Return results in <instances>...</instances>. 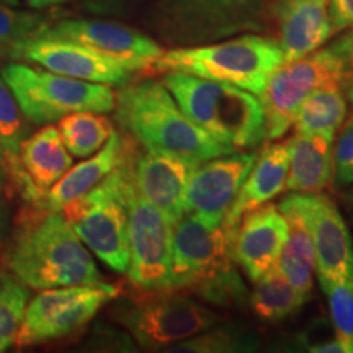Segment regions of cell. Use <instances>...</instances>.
I'll return each instance as SVG.
<instances>
[{"label": "cell", "instance_id": "7", "mask_svg": "<svg viewBox=\"0 0 353 353\" xmlns=\"http://www.w3.org/2000/svg\"><path fill=\"white\" fill-rule=\"evenodd\" d=\"M114 317L145 350H167L223 317L180 290H138L118 303Z\"/></svg>", "mask_w": 353, "mask_h": 353}, {"label": "cell", "instance_id": "41", "mask_svg": "<svg viewBox=\"0 0 353 353\" xmlns=\"http://www.w3.org/2000/svg\"><path fill=\"white\" fill-rule=\"evenodd\" d=\"M6 167H3V154H2V148H0V192L3 190V185H6Z\"/></svg>", "mask_w": 353, "mask_h": 353}, {"label": "cell", "instance_id": "24", "mask_svg": "<svg viewBox=\"0 0 353 353\" xmlns=\"http://www.w3.org/2000/svg\"><path fill=\"white\" fill-rule=\"evenodd\" d=\"M288 223V236L278 257L276 267L286 280L296 288L303 296L309 299L312 291L316 270V254L311 234L304 219L296 211L278 206Z\"/></svg>", "mask_w": 353, "mask_h": 353}, {"label": "cell", "instance_id": "10", "mask_svg": "<svg viewBox=\"0 0 353 353\" xmlns=\"http://www.w3.org/2000/svg\"><path fill=\"white\" fill-rule=\"evenodd\" d=\"M123 195L128 210V278L138 290L172 288V223L169 218L141 195L132 180L130 138L121 161Z\"/></svg>", "mask_w": 353, "mask_h": 353}, {"label": "cell", "instance_id": "15", "mask_svg": "<svg viewBox=\"0 0 353 353\" xmlns=\"http://www.w3.org/2000/svg\"><path fill=\"white\" fill-rule=\"evenodd\" d=\"M41 34L82 44L123 64L132 72L152 69V64L164 52L161 44L149 34L114 20H61L48 26Z\"/></svg>", "mask_w": 353, "mask_h": 353}, {"label": "cell", "instance_id": "5", "mask_svg": "<svg viewBox=\"0 0 353 353\" xmlns=\"http://www.w3.org/2000/svg\"><path fill=\"white\" fill-rule=\"evenodd\" d=\"M281 64L283 52L275 38L249 33L164 51L152 69L229 83L260 97L273 70Z\"/></svg>", "mask_w": 353, "mask_h": 353}, {"label": "cell", "instance_id": "21", "mask_svg": "<svg viewBox=\"0 0 353 353\" xmlns=\"http://www.w3.org/2000/svg\"><path fill=\"white\" fill-rule=\"evenodd\" d=\"M290 165V141L267 144L257 154L255 164L249 175L241 185L239 192L234 198L231 208L223 219V228L229 237H234L239 221L247 211L259 208L265 203L272 201L278 193L285 190L286 175Z\"/></svg>", "mask_w": 353, "mask_h": 353}, {"label": "cell", "instance_id": "42", "mask_svg": "<svg viewBox=\"0 0 353 353\" xmlns=\"http://www.w3.org/2000/svg\"><path fill=\"white\" fill-rule=\"evenodd\" d=\"M0 228H2V213H0Z\"/></svg>", "mask_w": 353, "mask_h": 353}, {"label": "cell", "instance_id": "12", "mask_svg": "<svg viewBox=\"0 0 353 353\" xmlns=\"http://www.w3.org/2000/svg\"><path fill=\"white\" fill-rule=\"evenodd\" d=\"M117 296V286L105 281L44 290L26 306L13 343L23 348L69 337L87 325L101 306Z\"/></svg>", "mask_w": 353, "mask_h": 353}, {"label": "cell", "instance_id": "39", "mask_svg": "<svg viewBox=\"0 0 353 353\" xmlns=\"http://www.w3.org/2000/svg\"><path fill=\"white\" fill-rule=\"evenodd\" d=\"M342 200H343V203H345L348 213H350L352 221H353V185H350V187H348L345 192L342 193Z\"/></svg>", "mask_w": 353, "mask_h": 353}, {"label": "cell", "instance_id": "31", "mask_svg": "<svg viewBox=\"0 0 353 353\" xmlns=\"http://www.w3.org/2000/svg\"><path fill=\"white\" fill-rule=\"evenodd\" d=\"M321 288L327 296L335 339L343 353H353V275L341 281L322 283Z\"/></svg>", "mask_w": 353, "mask_h": 353}, {"label": "cell", "instance_id": "23", "mask_svg": "<svg viewBox=\"0 0 353 353\" xmlns=\"http://www.w3.org/2000/svg\"><path fill=\"white\" fill-rule=\"evenodd\" d=\"M290 141L285 190L321 193L334 182V139L316 132H296Z\"/></svg>", "mask_w": 353, "mask_h": 353}, {"label": "cell", "instance_id": "3", "mask_svg": "<svg viewBox=\"0 0 353 353\" xmlns=\"http://www.w3.org/2000/svg\"><path fill=\"white\" fill-rule=\"evenodd\" d=\"M172 288L221 307H241L249 301V291L232 257V241L223 224L211 226L187 213L175 221Z\"/></svg>", "mask_w": 353, "mask_h": 353}, {"label": "cell", "instance_id": "36", "mask_svg": "<svg viewBox=\"0 0 353 353\" xmlns=\"http://www.w3.org/2000/svg\"><path fill=\"white\" fill-rule=\"evenodd\" d=\"M309 352L312 353H343V348L341 343H339L337 339L329 342H322V343H314V345L307 347Z\"/></svg>", "mask_w": 353, "mask_h": 353}, {"label": "cell", "instance_id": "1", "mask_svg": "<svg viewBox=\"0 0 353 353\" xmlns=\"http://www.w3.org/2000/svg\"><path fill=\"white\" fill-rule=\"evenodd\" d=\"M7 267L33 290L97 285L103 276L61 211L28 205L6 257Z\"/></svg>", "mask_w": 353, "mask_h": 353}, {"label": "cell", "instance_id": "18", "mask_svg": "<svg viewBox=\"0 0 353 353\" xmlns=\"http://www.w3.org/2000/svg\"><path fill=\"white\" fill-rule=\"evenodd\" d=\"M288 223L275 205L254 208L242 216L232 237V257L250 281H257L280 257Z\"/></svg>", "mask_w": 353, "mask_h": 353}, {"label": "cell", "instance_id": "20", "mask_svg": "<svg viewBox=\"0 0 353 353\" xmlns=\"http://www.w3.org/2000/svg\"><path fill=\"white\" fill-rule=\"evenodd\" d=\"M270 20L275 21L283 64L317 51L334 34L329 0H272Z\"/></svg>", "mask_w": 353, "mask_h": 353}, {"label": "cell", "instance_id": "25", "mask_svg": "<svg viewBox=\"0 0 353 353\" xmlns=\"http://www.w3.org/2000/svg\"><path fill=\"white\" fill-rule=\"evenodd\" d=\"M347 117V97L339 83L317 88L304 100L294 118V131L316 132L335 139Z\"/></svg>", "mask_w": 353, "mask_h": 353}, {"label": "cell", "instance_id": "19", "mask_svg": "<svg viewBox=\"0 0 353 353\" xmlns=\"http://www.w3.org/2000/svg\"><path fill=\"white\" fill-rule=\"evenodd\" d=\"M70 167L72 156L64 145L59 130L50 125L21 141L19 167L10 180L26 205H37Z\"/></svg>", "mask_w": 353, "mask_h": 353}, {"label": "cell", "instance_id": "14", "mask_svg": "<svg viewBox=\"0 0 353 353\" xmlns=\"http://www.w3.org/2000/svg\"><path fill=\"white\" fill-rule=\"evenodd\" d=\"M6 59L33 63L59 76L110 87H121L132 81V70L117 61L69 39L43 34L12 46Z\"/></svg>", "mask_w": 353, "mask_h": 353}, {"label": "cell", "instance_id": "38", "mask_svg": "<svg viewBox=\"0 0 353 353\" xmlns=\"http://www.w3.org/2000/svg\"><path fill=\"white\" fill-rule=\"evenodd\" d=\"M72 2V0H25V3L28 7L37 8V10H41V8H48V7H54V6H61V3H68Z\"/></svg>", "mask_w": 353, "mask_h": 353}, {"label": "cell", "instance_id": "29", "mask_svg": "<svg viewBox=\"0 0 353 353\" xmlns=\"http://www.w3.org/2000/svg\"><path fill=\"white\" fill-rule=\"evenodd\" d=\"M28 306V290L12 273H0V352L15 342Z\"/></svg>", "mask_w": 353, "mask_h": 353}, {"label": "cell", "instance_id": "8", "mask_svg": "<svg viewBox=\"0 0 353 353\" xmlns=\"http://www.w3.org/2000/svg\"><path fill=\"white\" fill-rule=\"evenodd\" d=\"M2 77L20 112L34 125H51L74 112L108 113L114 92L105 83L59 76L13 61L2 68Z\"/></svg>", "mask_w": 353, "mask_h": 353}, {"label": "cell", "instance_id": "9", "mask_svg": "<svg viewBox=\"0 0 353 353\" xmlns=\"http://www.w3.org/2000/svg\"><path fill=\"white\" fill-rule=\"evenodd\" d=\"M350 76L353 65L337 41L273 70L259 97L265 113L267 139L283 138L312 92L332 83L343 87Z\"/></svg>", "mask_w": 353, "mask_h": 353}, {"label": "cell", "instance_id": "35", "mask_svg": "<svg viewBox=\"0 0 353 353\" xmlns=\"http://www.w3.org/2000/svg\"><path fill=\"white\" fill-rule=\"evenodd\" d=\"M329 17L334 33L353 28V0H329Z\"/></svg>", "mask_w": 353, "mask_h": 353}, {"label": "cell", "instance_id": "26", "mask_svg": "<svg viewBox=\"0 0 353 353\" xmlns=\"http://www.w3.org/2000/svg\"><path fill=\"white\" fill-rule=\"evenodd\" d=\"M254 283V291L249 293V304L254 314L262 321H283L296 314L307 301L278 270L276 265Z\"/></svg>", "mask_w": 353, "mask_h": 353}, {"label": "cell", "instance_id": "27", "mask_svg": "<svg viewBox=\"0 0 353 353\" xmlns=\"http://www.w3.org/2000/svg\"><path fill=\"white\" fill-rule=\"evenodd\" d=\"M57 130L68 151L82 159L100 151L114 128L101 113L74 112L61 118Z\"/></svg>", "mask_w": 353, "mask_h": 353}, {"label": "cell", "instance_id": "33", "mask_svg": "<svg viewBox=\"0 0 353 353\" xmlns=\"http://www.w3.org/2000/svg\"><path fill=\"white\" fill-rule=\"evenodd\" d=\"M334 180L339 188L353 185V117L341 128L334 148Z\"/></svg>", "mask_w": 353, "mask_h": 353}, {"label": "cell", "instance_id": "2", "mask_svg": "<svg viewBox=\"0 0 353 353\" xmlns=\"http://www.w3.org/2000/svg\"><path fill=\"white\" fill-rule=\"evenodd\" d=\"M113 112L121 130L141 148L176 156L193 167L234 152L187 117L162 81L144 79L121 85Z\"/></svg>", "mask_w": 353, "mask_h": 353}, {"label": "cell", "instance_id": "16", "mask_svg": "<svg viewBox=\"0 0 353 353\" xmlns=\"http://www.w3.org/2000/svg\"><path fill=\"white\" fill-rule=\"evenodd\" d=\"M257 152H229L195 165L185 190V213L211 226L223 224Z\"/></svg>", "mask_w": 353, "mask_h": 353}, {"label": "cell", "instance_id": "40", "mask_svg": "<svg viewBox=\"0 0 353 353\" xmlns=\"http://www.w3.org/2000/svg\"><path fill=\"white\" fill-rule=\"evenodd\" d=\"M343 94H345L347 99L350 100L352 105H353V76L348 77L345 83H343Z\"/></svg>", "mask_w": 353, "mask_h": 353}, {"label": "cell", "instance_id": "34", "mask_svg": "<svg viewBox=\"0 0 353 353\" xmlns=\"http://www.w3.org/2000/svg\"><path fill=\"white\" fill-rule=\"evenodd\" d=\"M143 0H83V8L101 17H130Z\"/></svg>", "mask_w": 353, "mask_h": 353}, {"label": "cell", "instance_id": "22", "mask_svg": "<svg viewBox=\"0 0 353 353\" xmlns=\"http://www.w3.org/2000/svg\"><path fill=\"white\" fill-rule=\"evenodd\" d=\"M126 149V136L113 130L103 148L90 159L81 164L70 167L52 187L41 196L37 205L38 208L48 211H61L70 201L77 200L120 165Z\"/></svg>", "mask_w": 353, "mask_h": 353}, {"label": "cell", "instance_id": "30", "mask_svg": "<svg viewBox=\"0 0 353 353\" xmlns=\"http://www.w3.org/2000/svg\"><path fill=\"white\" fill-rule=\"evenodd\" d=\"M23 134L25 126L19 105L3 77L0 76V148L7 179H10L19 167V151Z\"/></svg>", "mask_w": 353, "mask_h": 353}, {"label": "cell", "instance_id": "4", "mask_svg": "<svg viewBox=\"0 0 353 353\" xmlns=\"http://www.w3.org/2000/svg\"><path fill=\"white\" fill-rule=\"evenodd\" d=\"M162 83L187 117L234 151H249L267 139L265 113L257 95L182 72H165Z\"/></svg>", "mask_w": 353, "mask_h": 353}, {"label": "cell", "instance_id": "13", "mask_svg": "<svg viewBox=\"0 0 353 353\" xmlns=\"http://www.w3.org/2000/svg\"><path fill=\"white\" fill-rule=\"evenodd\" d=\"M280 206L296 211L306 223L319 285L353 275V239L337 203L322 193H291Z\"/></svg>", "mask_w": 353, "mask_h": 353}, {"label": "cell", "instance_id": "37", "mask_svg": "<svg viewBox=\"0 0 353 353\" xmlns=\"http://www.w3.org/2000/svg\"><path fill=\"white\" fill-rule=\"evenodd\" d=\"M337 43L341 44L342 50L347 52L348 59H350V63L353 65V28H350V32L339 38Z\"/></svg>", "mask_w": 353, "mask_h": 353}, {"label": "cell", "instance_id": "28", "mask_svg": "<svg viewBox=\"0 0 353 353\" xmlns=\"http://www.w3.org/2000/svg\"><path fill=\"white\" fill-rule=\"evenodd\" d=\"M260 339L254 330L232 324H219L167 348L175 353H249L257 352Z\"/></svg>", "mask_w": 353, "mask_h": 353}, {"label": "cell", "instance_id": "32", "mask_svg": "<svg viewBox=\"0 0 353 353\" xmlns=\"http://www.w3.org/2000/svg\"><path fill=\"white\" fill-rule=\"evenodd\" d=\"M50 19L39 13L15 10L0 3V57L6 59L12 46L39 37L50 26Z\"/></svg>", "mask_w": 353, "mask_h": 353}, {"label": "cell", "instance_id": "11", "mask_svg": "<svg viewBox=\"0 0 353 353\" xmlns=\"http://www.w3.org/2000/svg\"><path fill=\"white\" fill-rule=\"evenodd\" d=\"M61 213L101 262L118 273L128 272L130 244L121 162L90 192L68 203Z\"/></svg>", "mask_w": 353, "mask_h": 353}, {"label": "cell", "instance_id": "6", "mask_svg": "<svg viewBox=\"0 0 353 353\" xmlns=\"http://www.w3.org/2000/svg\"><path fill=\"white\" fill-rule=\"evenodd\" d=\"M272 0H152L149 23L172 46H198L263 32Z\"/></svg>", "mask_w": 353, "mask_h": 353}, {"label": "cell", "instance_id": "17", "mask_svg": "<svg viewBox=\"0 0 353 353\" xmlns=\"http://www.w3.org/2000/svg\"><path fill=\"white\" fill-rule=\"evenodd\" d=\"M144 151L139 152L138 143L130 139L132 180L141 195L161 210L174 226L185 213V190L193 165L170 154Z\"/></svg>", "mask_w": 353, "mask_h": 353}]
</instances>
